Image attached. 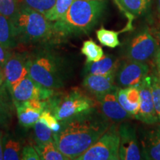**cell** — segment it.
<instances>
[{
	"instance_id": "obj_1",
	"label": "cell",
	"mask_w": 160,
	"mask_h": 160,
	"mask_svg": "<svg viewBox=\"0 0 160 160\" xmlns=\"http://www.w3.org/2000/svg\"><path fill=\"white\" fill-rule=\"evenodd\" d=\"M110 122L95 108L60 121L54 133L56 145L69 159H77L108 129Z\"/></svg>"
},
{
	"instance_id": "obj_2",
	"label": "cell",
	"mask_w": 160,
	"mask_h": 160,
	"mask_svg": "<svg viewBox=\"0 0 160 160\" xmlns=\"http://www.w3.org/2000/svg\"><path fill=\"white\" fill-rule=\"evenodd\" d=\"M106 8L105 0H74L62 17L53 23L56 39L88 33Z\"/></svg>"
},
{
	"instance_id": "obj_3",
	"label": "cell",
	"mask_w": 160,
	"mask_h": 160,
	"mask_svg": "<svg viewBox=\"0 0 160 160\" xmlns=\"http://www.w3.org/2000/svg\"><path fill=\"white\" fill-rule=\"evenodd\" d=\"M18 43H42L55 38L52 22L45 15L25 5H19L11 19Z\"/></svg>"
},
{
	"instance_id": "obj_4",
	"label": "cell",
	"mask_w": 160,
	"mask_h": 160,
	"mask_svg": "<svg viewBox=\"0 0 160 160\" xmlns=\"http://www.w3.org/2000/svg\"><path fill=\"white\" fill-rule=\"evenodd\" d=\"M29 76L48 88L59 89L65 85L62 62L54 52L48 48L29 54Z\"/></svg>"
},
{
	"instance_id": "obj_5",
	"label": "cell",
	"mask_w": 160,
	"mask_h": 160,
	"mask_svg": "<svg viewBox=\"0 0 160 160\" xmlns=\"http://www.w3.org/2000/svg\"><path fill=\"white\" fill-rule=\"evenodd\" d=\"M45 110L49 111L58 121H62L95 108L91 98L79 88H73L64 94L55 93L45 100Z\"/></svg>"
},
{
	"instance_id": "obj_6",
	"label": "cell",
	"mask_w": 160,
	"mask_h": 160,
	"mask_svg": "<svg viewBox=\"0 0 160 160\" xmlns=\"http://www.w3.org/2000/svg\"><path fill=\"white\" fill-rule=\"evenodd\" d=\"M119 148V125L111 124L103 135L77 160H118Z\"/></svg>"
},
{
	"instance_id": "obj_7",
	"label": "cell",
	"mask_w": 160,
	"mask_h": 160,
	"mask_svg": "<svg viewBox=\"0 0 160 160\" xmlns=\"http://www.w3.org/2000/svg\"><path fill=\"white\" fill-rule=\"evenodd\" d=\"M159 47L151 30L145 28L131 37L125 44L124 53L127 59L147 63L155 57Z\"/></svg>"
},
{
	"instance_id": "obj_8",
	"label": "cell",
	"mask_w": 160,
	"mask_h": 160,
	"mask_svg": "<svg viewBox=\"0 0 160 160\" xmlns=\"http://www.w3.org/2000/svg\"><path fill=\"white\" fill-rule=\"evenodd\" d=\"M148 72L149 66L146 62L126 59L119 62L115 74V83L121 88L138 87Z\"/></svg>"
},
{
	"instance_id": "obj_9",
	"label": "cell",
	"mask_w": 160,
	"mask_h": 160,
	"mask_svg": "<svg viewBox=\"0 0 160 160\" xmlns=\"http://www.w3.org/2000/svg\"><path fill=\"white\" fill-rule=\"evenodd\" d=\"M10 93L15 106L31 99L46 100L54 94V91L40 85L28 75L19 82Z\"/></svg>"
},
{
	"instance_id": "obj_10",
	"label": "cell",
	"mask_w": 160,
	"mask_h": 160,
	"mask_svg": "<svg viewBox=\"0 0 160 160\" xmlns=\"http://www.w3.org/2000/svg\"><path fill=\"white\" fill-rule=\"evenodd\" d=\"M5 85L11 91L19 82L29 75V54L11 53L3 68Z\"/></svg>"
},
{
	"instance_id": "obj_11",
	"label": "cell",
	"mask_w": 160,
	"mask_h": 160,
	"mask_svg": "<svg viewBox=\"0 0 160 160\" xmlns=\"http://www.w3.org/2000/svg\"><path fill=\"white\" fill-rule=\"evenodd\" d=\"M119 157L121 160H139L142 159L137 130L128 122H123L119 125Z\"/></svg>"
},
{
	"instance_id": "obj_12",
	"label": "cell",
	"mask_w": 160,
	"mask_h": 160,
	"mask_svg": "<svg viewBox=\"0 0 160 160\" xmlns=\"http://www.w3.org/2000/svg\"><path fill=\"white\" fill-rule=\"evenodd\" d=\"M138 87L139 89L140 104L139 111L134 116V118L145 125H153L157 123L159 119L153 105L151 76L148 75Z\"/></svg>"
},
{
	"instance_id": "obj_13",
	"label": "cell",
	"mask_w": 160,
	"mask_h": 160,
	"mask_svg": "<svg viewBox=\"0 0 160 160\" xmlns=\"http://www.w3.org/2000/svg\"><path fill=\"white\" fill-rule=\"evenodd\" d=\"M139 131L142 159L160 160V125H147Z\"/></svg>"
},
{
	"instance_id": "obj_14",
	"label": "cell",
	"mask_w": 160,
	"mask_h": 160,
	"mask_svg": "<svg viewBox=\"0 0 160 160\" xmlns=\"http://www.w3.org/2000/svg\"><path fill=\"white\" fill-rule=\"evenodd\" d=\"M117 87L116 89L96 97L100 108V111L113 123H121L132 117L122 107L117 97Z\"/></svg>"
},
{
	"instance_id": "obj_15",
	"label": "cell",
	"mask_w": 160,
	"mask_h": 160,
	"mask_svg": "<svg viewBox=\"0 0 160 160\" xmlns=\"http://www.w3.org/2000/svg\"><path fill=\"white\" fill-rule=\"evenodd\" d=\"M83 86L96 97L105 94L118 87L115 83V75L94 74L85 76L83 80Z\"/></svg>"
},
{
	"instance_id": "obj_16",
	"label": "cell",
	"mask_w": 160,
	"mask_h": 160,
	"mask_svg": "<svg viewBox=\"0 0 160 160\" xmlns=\"http://www.w3.org/2000/svg\"><path fill=\"white\" fill-rule=\"evenodd\" d=\"M119 61L115 56L111 54L104 55L101 59L94 62H86L84 68L85 76L89 74L111 76L115 75Z\"/></svg>"
},
{
	"instance_id": "obj_17",
	"label": "cell",
	"mask_w": 160,
	"mask_h": 160,
	"mask_svg": "<svg viewBox=\"0 0 160 160\" xmlns=\"http://www.w3.org/2000/svg\"><path fill=\"white\" fill-rule=\"evenodd\" d=\"M117 97L122 107L132 117L138 113L140 104L139 87L118 88Z\"/></svg>"
},
{
	"instance_id": "obj_18",
	"label": "cell",
	"mask_w": 160,
	"mask_h": 160,
	"mask_svg": "<svg viewBox=\"0 0 160 160\" xmlns=\"http://www.w3.org/2000/svg\"><path fill=\"white\" fill-rule=\"evenodd\" d=\"M13 105L11 93L4 84L0 87V128L5 127L11 121Z\"/></svg>"
},
{
	"instance_id": "obj_19",
	"label": "cell",
	"mask_w": 160,
	"mask_h": 160,
	"mask_svg": "<svg viewBox=\"0 0 160 160\" xmlns=\"http://www.w3.org/2000/svg\"><path fill=\"white\" fill-rule=\"evenodd\" d=\"M0 44L10 51L17 47L18 44L11 19L1 14H0Z\"/></svg>"
},
{
	"instance_id": "obj_20",
	"label": "cell",
	"mask_w": 160,
	"mask_h": 160,
	"mask_svg": "<svg viewBox=\"0 0 160 160\" xmlns=\"http://www.w3.org/2000/svg\"><path fill=\"white\" fill-rule=\"evenodd\" d=\"M3 159L19 160L21 159L22 151V142L15 135L7 133L3 136Z\"/></svg>"
},
{
	"instance_id": "obj_21",
	"label": "cell",
	"mask_w": 160,
	"mask_h": 160,
	"mask_svg": "<svg viewBox=\"0 0 160 160\" xmlns=\"http://www.w3.org/2000/svg\"><path fill=\"white\" fill-rule=\"evenodd\" d=\"M126 14L139 17L145 14L151 8L152 0H116Z\"/></svg>"
},
{
	"instance_id": "obj_22",
	"label": "cell",
	"mask_w": 160,
	"mask_h": 160,
	"mask_svg": "<svg viewBox=\"0 0 160 160\" xmlns=\"http://www.w3.org/2000/svg\"><path fill=\"white\" fill-rule=\"evenodd\" d=\"M15 108L17 109L19 122L21 126L25 128L33 127L41 114V112L30 107L24 102L15 105Z\"/></svg>"
},
{
	"instance_id": "obj_23",
	"label": "cell",
	"mask_w": 160,
	"mask_h": 160,
	"mask_svg": "<svg viewBox=\"0 0 160 160\" xmlns=\"http://www.w3.org/2000/svg\"><path fill=\"white\" fill-rule=\"evenodd\" d=\"M34 148L39 154L40 159L44 160H69L59 151L55 141L49 142L42 145H35Z\"/></svg>"
},
{
	"instance_id": "obj_24",
	"label": "cell",
	"mask_w": 160,
	"mask_h": 160,
	"mask_svg": "<svg viewBox=\"0 0 160 160\" xmlns=\"http://www.w3.org/2000/svg\"><path fill=\"white\" fill-rule=\"evenodd\" d=\"M81 52L86 57V62H94L104 57L103 50L93 40H86L83 42Z\"/></svg>"
},
{
	"instance_id": "obj_25",
	"label": "cell",
	"mask_w": 160,
	"mask_h": 160,
	"mask_svg": "<svg viewBox=\"0 0 160 160\" xmlns=\"http://www.w3.org/2000/svg\"><path fill=\"white\" fill-rule=\"evenodd\" d=\"M74 0H56L54 5L47 12L45 17L49 21L54 22L65 14Z\"/></svg>"
},
{
	"instance_id": "obj_26",
	"label": "cell",
	"mask_w": 160,
	"mask_h": 160,
	"mask_svg": "<svg viewBox=\"0 0 160 160\" xmlns=\"http://www.w3.org/2000/svg\"><path fill=\"white\" fill-rule=\"evenodd\" d=\"M33 128L36 142L37 145H42L54 140V133L53 131L40 120L38 119L33 125Z\"/></svg>"
},
{
	"instance_id": "obj_27",
	"label": "cell",
	"mask_w": 160,
	"mask_h": 160,
	"mask_svg": "<svg viewBox=\"0 0 160 160\" xmlns=\"http://www.w3.org/2000/svg\"><path fill=\"white\" fill-rule=\"evenodd\" d=\"M119 34V32L107 30L104 28H101L97 31V37L99 42L111 48H114L120 45Z\"/></svg>"
},
{
	"instance_id": "obj_28",
	"label": "cell",
	"mask_w": 160,
	"mask_h": 160,
	"mask_svg": "<svg viewBox=\"0 0 160 160\" xmlns=\"http://www.w3.org/2000/svg\"><path fill=\"white\" fill-rule=\"evenodd\" d=\"M20 5H25L45 15L52 8L56 0H17Z\"/></svg>"
},
{
	"instance_id": "obj_29",
	"label": "cell",
	"mask_w": 160,
	"mask_h": 160,
	"mask_svg": "<svg viewBox=\"0 0 160 160\" xmlns=\"http://www.w3.org/2000/svg\"><path fill=\"white\" fill-rule=\"evenodd\" d=\"M151 88L155 111L160 122V81L154 73L151 75Z\"/></svg>"
},
{
	"instance_id": "obj_30",
	"label": "cell",
	"mask_w": 160,
	"mask_h": 160,
	"mask_svg": "<svg viewBox=\"0 0 160 160\" xmlns=\"http://www.w3.org/2000/svg\"><path fill=\"white\" fill-rule=\"evenodd\" d=\"M19 8L17 0H0V14L11 19Z\"/></svg>"
},
{
	"instance_id": "obj_31",
	"label": "cell",
	"mask_w": 160,
	"mask_h": 160,
	"mask_svg": "<svg viewBox=\"0 0 160 160\" xmlns=\"http://www.w3.org/2000/svg\"><path fill=\"white\" fill-rule=\"evenodd\" d=\"M39 120L51 128L54 133H57L60 128V122L49 111L45 110L41 113Z\"/></svg>"
},
{
	"instance_id": "obj_32",
	"label": "cell",
	"mask_w": 160,
	"mask_h": 160,
	"mask_svg": "<svg viewBox=\"0 0 160 160\" xmlns=\"http://www.w3.org/2000/svg\"><path fill=\"white\" fill-rule=\"evenodd\" d=\"M21 159L23 160H39V154L36 151L34 147L31 145H27L22 148L21 153Z\"/></svg>"
},
{
	"instance_id": "obj_33",
	"label": "cell",
	"mask_w": 160,
	"mask_h": 160,
	"mask_svg": "<svg viewBox=\"0 0 160 160\" xmlns=\"http://www.w3.org/2000/svg\"><path fill=\"white\" fill-rule=\"evenodd\" d=\"M11 53L12 52L10 51V50L6 49L0 44V67L2 69L5 62L11 56Z\"/></svg>"
},
{
	"instance_id": "obj_34",
	"label": "cell",
	"mask_w": 160,
	"mask_h": 160,
	"mask_svg": "<svg viewBox=\"0 0 160 160\" xmlns=\"http://www.w3.org/2000/svg\"><path fill=\"white\" fill-rule=\"evenodd\" d=\"M154 61H155L154 73L160 81V45H159V49H158L157 54H156L154 57Z\"/></svg>"
},
{
	"instance_id": "obj_35",
	"label": "cell",
	"mask_w": 160,
	"mask_h": 160,
	"mask_svg": "<svg viewBox=\"0 0 160 160\" xmlns=\"http://www.w3.org/2000/svg\"><path fill=\"white\" fill-rule=\"evenodd\" d=\"M3 136L2 132H0V160L3 159V145H2Z\"/></svg>"
},
{
	"instance_id": "obj_36",
	"label": "cell",
	"mask_w": 160,
	"mask_h": 160,
	"mask_svg": "<svg viewBox=\"0 0 160 160\" xmlns=\"http://www.w3.org/2000/svg\"><path fill=\"white\" fill-rule=\"evenodd\" d=\"M4 81H5V76H4L3 69L0 67V87L3 85Z\"/></svg>"
},
{
	"instance_id": "obj_37",
	"label": "cell",
	"mask_w": 160,
	"mask_h": 160,
	"mask_svg": "<svg viewBox=\"0 0 160 160\" xmlns=\"http://www.w3.org/2000/svg\"><path fill=\"white\" fill-rule=\"evenodd\" d=\"M158 13H159V17L160 20V0H158Z\"/></svg>"
}]
</instances>
